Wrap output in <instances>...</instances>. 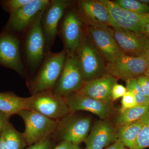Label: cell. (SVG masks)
<instances>
[{
    "label": "cell",
    "mask_w": 149,
    "mask_h": 149,
    "mask_svg": "<svg viewBox=\"0 0 149 149\" xmlns=\"http://www.w3.org/2000/svg\"><path fill=\"white\" fill-rule=\"evenodd\" d=\"M146 123V120L143 118L138 121L118 126L116 131L118 141L128 148L135 149L138 135L144 124Z\"/></svg>",
    "instance_id": "obj_20"
},
{
    "label": "cell",
    "mask_w": 149,
    "mask_h": 149,
    "mask_svg": "<svg viewBox=\"0 0 149 149\" xmlns=\"http://www.w3.org/2000/svg\"><path fill=\"white\" fill-rule=\"evenodd\" d=\"M84 24L77 15L75 2L68 7L58 28V34L61 39L65 50L74 53L80 45L83 35Z\"/></svg>",
    "instance_id": "obj_7"
},
{
    "label": "cell",
    "mask_w": 149,
    "mask_h": 149,
    "mask_svg": "<svg viewBox=\"0 0 149 149\" xmlns=\"http://www.w3.org/2000/svg\"><path fill=\"white\" fill-rule=\"evenodd\" d=\"M145 58H146V60L148 63L149 65V50L148 52V53L146 55L145 57Z\"/></svg>",
    "instance_id": "obj_37"
},
{
    "label": "cell",
    "mask_w": 149,
    "mask_h": 149,
    "mask_svg": "<svg viewBox=\"0 0 149 149\" xmlns=\"http://www.w3.org/2000/svg\"><path fill=\"white\" fill-rule=\"evenodd\" d=\"M51 145V141L48 137L42 141L30 146L27 149H49Z\"/></svg>",
    "instance_id": "obj_31"
},
{
    "label": "cell",
    "mask_w": 149,
    "mask_h": 149,
    "mask_svg": "<svg viewBox=\"0 0 149 149\" xmlns=\"http://www.w3.org/2000/svg\"><path fill=\"white\" fill-rule=\"evenodd\" d=\"M149 147V125L144 124L140 131L137 140L135 149H143Z\"/></svg>",
    "instance_id": "obj_26"
},
{
    "label": "cell",
    "mask_w": 149,
    "mask_h": 149,
    "mask_svg": "<svg viewBox=\"0 0 149 149\" xmlns=\"http://www.w3.org/2000/svg\"><path fill=\"white\" fill-rule=\"evenodd\" d=\"M113 29L116 41L124 54L145 58L149 50V39L146 35L119 28Z\"/></svg>",
    "instance_id": "obj_15"
},
{
    "label": "cell",
    "mask_w": 149,
    "mask_h": 149,
    "mask_svg": "<svg viewBox=\"0 0 149 149\" xmlns=\"http://www.w3.org/2000/svg\"><path fill=\"white\" fill-rule=\"evenodd\" d=\"M44 10L37 15L20 38L22 57L26 75L27 72L33 73L38 71L47 54L45 38L41 26Z\"/></svg>",
    "instance_id": "obj_1"
},
{
    "label": "cell",
    "mask_w": 149,
    "mask_h": 149,
    "mask_svg": "<svg viewBox=\"0 0 149 149\" xmlns=\"http://www.w3.org/2000/svg\"><path fill=\"white\" fill-rule=\"evenodd\" d=\"M10 116L0 111V135L7 123L9 122Z\"/></svg>",
    "instance_id": "obj_33"
},
{
    "label": "cell",
    "mask_w": 149,
    "mask_h": 149,
    "mask_svg": "<svg viewBox=\"0 0 149 149\" xmlns=\"http://www.w3.org/2000/svg\"><path fill=\"white\" fill-rule=\"evenodd\" d=\"M148 123V125H149V121Z\"/></svg>",
    "instance_id": "obj_40"
},
{
    "label": "cell",
    "mask_w": 149,
    "mask_h": 149,
    "mask_svg": "<svg viewBox=\"0 0 149 149\" xmlns=\"http://www.w3.org/2000/svg\"><path fill=\"white\" fill-rule=\"evenodd\" d=\"M54 149H80V148L79 144L63 141Z\"/></svg>",
    "instance_id": "obj_32"
},
{
    "label": "cell",
    "mask_w": 149,
    "mask_h": 149,
    "mask_svg": "<svg viewBox=\"0 0 149 149\" xmlns=\"http://www.w3.org/2000/svg\"><path fill=\"white\" fill-rule=\"evenodd\" d=\"M49 0H32L10 14V17L3 32H9L21 38L40 12L49 3Z\"/></svg>",
    "instance_id": "obj_9"
},
{
    "label": "cell",
    "mask_w": 149,
    "mask_h": 149,
    "mask_svg": "<svg viewBox=\"0 0 149 149\" xmlns=\"http://www.w3.org/2000/svg\"><path fill=\"white\" fill-rule=\"evenodd\" d=\"M61 74L52 92L64 98L78 92L85 83V78L75 53L67 52Z\"/></svg>",
    "instance_id": "obj_5"
},
{
    "label": "cell",
    "mask_w": 149,
    "mask_h": 149,
    "mask_svg": "<svg viewBox=\"0 0 149 149\" xmlns=\"http://www.w3.org/2000/svg\"><path fill=\"white\" fill-rule=\"evenodd\" d=\"M127 92V89L123 85L116 83L113 87L111 91L112 101L123 97Z\"/></svg>",
    "instance_id": "obj_29"
},
{
    "label": "cell",
    "mask_w": 149,
    "mask_h": 149,
    "mask_svg": "<svg viewBox=\"0 0 149 149\" xmlns=\"http://www.w3.org/2000/svg\"><path fill=\"white\" fill-rule=\"evenodd\" d=\"M144 75H146V76H147L149 77V66L148 68V69H147V71H146V73H145V74Z\"/></svg>",
    "instance_id": "obj_39"
},
{
    "label": "cell",
    "mask_w": 149,
    "mask_h": 149,
    "mask_svg": "<svg viewBox=\"0 0 149 149\" xmlns=\"http://www.w3.org/2000/svg\"><path fill=\"white\" fill-rule=\"evenodd\" d=\"M73 1L52 0L43 11L41 26L45 43L46 54L51 52L57 36L60 22L68 7Z\"/></svg>",
    "instance_id": "obj_8"
},
{
    "label": "cell",
    "mask_w": 149,
    "mask_h": 149,
    "mask_svg": "<svg viewBox=\"0 0 149 149\" xmlns=\"http://www.w3.org/2000/svg\"><path fill=\"white\" fill-rule=\"evenodd\" d=\"M127 91L132 93L138 105L149 104V101L144 95L137 79H129L125 81Z\"/></svg>",
    "instance_id": "obj_25"
},
{
    "label": "cell",
    "mask_w": 149,
    "mask_h": 149,
    "mask_svg": "<svg viewBox=\"0 0 149 149\" xmlns=\"http://www.w3.org/2000/svg\"><path fill=\"white\" fill-rule=\"evenodd\" d=\"M24 120L25 130L23 133L26 144L32 146L48 138L57 128L58 123L38 113L28 109L17 113Z\"/></svg>",
    "instance_id": "obj_4"
},
{
    "label": "cell",
    "mask_w": 149,
    "mask_h": 149,
    "mask_svg": "<svg viewBox=\"0 0 149 149\" xmlns=\"http://www.w3.org/2000/svg\"><path fill=\"white\" fill-rule=\"evenodd\" d=\"M106 149H130L124 146L122 144L119 142V141H117L112 144L111 146L109 147Z\"/></svg>",
    "instance_id": "obj_34"
},
{
    "label": "cell",
    "mask_w": 149,
    "mask_h": 149,
    "mask_svg": "<svg viewBox=\"0 0 149 149\" xmlns=\"http://www.w3.org/2000/svg\"><path fill=\"white\" fill-rule=\"evenodd\" d=\"M69 115L62 118L58 124L57 128L60 135L63 141L79 144L85 141L88 137L91 128V118Z\"/></svg>",
    "instance_id": "obj_17"
},
{
    "label": "cell",
    "mask_w": 149,
    "mask_h": 149,
    "mask_svg": "<svg viewBox=\"0 0 149 149\" xmlns=\"http://www.w3.org/2000/svg\"><path fill=\"white\" fill-rule=\"evenodd\" d=\"M64 99L71 111H86L96 115L101 120L107 119L114 111L113 102L97 100L79 92L69 94Z\"/></svg>",
    "instance_id": "obj_16"
},
{
    "label": "cell",
    "mask_w": 149,
    "mask_h": 149,
    "mask_svg": "<svg viewBox=\"0 0 149 149\" xmlns=\"http://www.w3.org/2000/svg\"><path fill=\"white\" fill-rule=\"evenodd\" d=\"M0 149H7L4 142L1 137H0Z\"/></svg>",
    "instance_id": "obj_36"
},
{
    "label": "cell",
    "mask_w": 149,
    "mask_h": 149,
    "mask_svg": "<svg viewBox=\"0 0 149 149\" xmlns=\"http://www.w3.org/2000/svg\"><path fill=\"white\" fill-rule=\"evenodd\" d=\"M27 109L56 120L62 119L71 111L64 98L51 91L36 93L28 97Z\"/></svg>",
    "instance_id": "obj_6"
},
{
    "label": "cell",
    "mask_w": 149,
    "mask_h": 149,
    "mask_svg": "<svg viewBox=\"0 0 149 149\" xmlns=\"http://www.w3.org/2000/svg\"><path fill=\"white\" fill-rule=\"evenodd\" d=\"M149 113V104L138 105L119 113L115 119V123L117 126L141 120Z\"/></svg>",
    "instance_id": "obj_22"
},
{
    "label": "cell",
    "mask_w": 149,
    "mask_h": 149,
    "mask_svg": "<svg viewBox=\"0 0 149 149\" xmlns=\"http://www.w3.org/2000/svg\"><path fill=\"white\" fill-rule=\"evenodd\" d=\"M137 105L134 96L131 92L127 91L122 97L121 107L120 113L123 112L127 109Z\"/></svg>",
    "instance_id": "obj_28"
},
{
    "label": "cell",
    "mask_w": 149,
    "mask_h": 149,
    "mask_svg": "<svg viewBox=\"0 0 149 149\" xmlns=\"http://www.w3.org/2000/svg\"><path fill=\"white\" fill-rule=\"evenodd\" d=\"M28 97H19L13 92L0 93V111L10 116L27 109Z\"/></svg>",
    "instance_id": "obj_21"
},
{
    "label": "cell",
    "mask_w": 149,
    "mask_h": 149,
    "mask_svg": "<svg viewBox=\"0 0 149 149\" xmlns=\"http://www.w3.org/2000/svg\"><path fill=\"white\" fill-rule=\"evenodd\" d=\"M117 82V78L107 73L100 78L85 82L78 92L97 100L113 102L112 89Z\"/></svg>",
    "instance_id": "obj_19"
},
{
    "label": "cell",
    "mask_w": 149,
    "mask_h": 149,
    "mask_svg": "<svg viewBox=\"0 0 149 149\" xmlns=\"http://www.w3.org/2000/svg\"><path fill=\"white\" fill-rule=\"evenodd\" d=\"M137 81L144 95L149 101V77L142 75L137 78Z\"/></svg>",
    "instance_id": "obj_30"
},
{
    "label": "cell",
    "mask_w": 149,
    "mask_h": 149,
    "mask_svg": "<svg viewBox=\"0 0 149 149\" xmlns=\"http://www.w3.org/2000/svg\"><path fill=\"white\" fill-rule=\"evenodd\" d=\"M139 1L141 3H143L149 5V0H139Z\"/></svg>",
    "instance_id": "obj_38"
},
{
    "label": "cell",
    "mask_w": 149,
    "mask_h": 149,
    "mask_svg": "<svg viewBox=\"0 0 149 149\" xmlns=\"http://www.w3.org/2000/svg\"><path fill=\"white\" fill-rule=\"evenodd\" d=\"M105 1L113 28L141 32L149 21V13H136L122 8L114 1Z\"/></svg>",
    "instance_id": "obj_13"
},
{
    "label": "cell",
    "mask_w": 149,
    "mask_h": 149,
    "mask_svg": "<svg viewBox=\"0 0 149 149\" xmlns=\"http://www.w3.org/2000/svg\"><path fill=\"white\" fill-rule=\"evenodd\" d=\"M7 149H22L26 145L23 133L19 132L9 122L0 135Z\"/></svg>",
    "instance_id": "obj_23"
},
{
    "label": "cell",
    "mask_w": 149,
    "mask_h": 149,
    "mask_svg": "<svg viewBox=\"0 0 149 149\" xmlns=\"http://www.w3.org/2000/svg\"><path fill=\"white\" fill-rule=\"evenodd\" d=\"M66 54L64 49L46 54L35 78L27 83L32 95L53 90L63 69Z\"/></svg>",
    "instance_id": "obj_2"
},
{
    "label": "cell",
    "mask_w": 149,
    "mask_h": 149,
    "mask_svg": "<svg viewBox=\"0 0 149 149\" xmlns=\"http://www.w3.org/2000/svg\"><path fill=\"white\" fill-rule=\"evenodd\" d=\"M114 2L127 10L139 14L149 13V5L139 0H116Z\"/></svg>",
    "instance_id": "obj_24"
},
{
    "label": "cell",
    "mask_w": 149,
    "mask_h": 149,
    "mask_svg": "<svg viewBox=\"0 0 149 149\" xmlns=\"http://www.w3.org/2000/svg\"><path fill=\"white\" fill-rule=\"evenodd\" d=\"M32 0H5L1 1L3 9L10 14L28 3Z\"/></svg>",
    "instance_id": "obj_27"
},
{
    "label": "cell",
    "mask_w": 149,
    "mask_h": 149,
    "mask_svg": "<svg viewBox=\"0 0 149 149\" xmlns=\"http://www.w3.org/2000/svg\"><path fill=\"white\" fill-rule=\"evenodd\" d=\"M118 141L116 129L106 119L95 123L85 142L86 149H103Z\"/></svg>",
    "instance_id": "obj_18"
},
{
    "label": "cell",
    "mask_w": 149,
    "mask_h": 149,
    "mask_svg": "<svg viewBox=\"0 0 149 149\" xmlns=\"http://www.w3.org/2000/svg\"><path fill=\"white\" fill-rule=\"evenodd\" d=\"M149 66L145 58L130 56L124 54L113 61L106 63L108 73L125 81L137 79L144 75Z\"/></svg>",
    "instance_id": "obj_12"
},
{
    "label": "cell",
    "mask_w": 149,
    "mask_h": 149,
    "mask_svg": "<svg viewBox=\"0 0 149 149\" xmlns=\"http://www.w3.org/2000/svg\"><path fill=\"white\" fill-rule=\"evenodd\" d=\"M21 38L6 32L0 33V65L17 72L22 77L26 76L22 57Z\"/></svg>",
    "instance_id": "obj_11"
},
{
    "label": "cell",
    "mask_w": 149,
    "mask_h": 149,
    "mask_svg": "<svg viewBox=\"0 0 149 149\" xmlns=\"http://www.w3.org/2000/svg\"><path fill=\"white\" fill-rule=\"evenodd\" d=\"M85 26L87 34L106 63L123 54L115 39L112 27Z\"/></svg>",
    "instance_id": "obj_14"
},
{
    "label": "cell",
    "mask_w": 149,
    "mask_h": 149,
    "mask_svg": "<svg viewBox=\"0 0 149 149\" xmlns=\"http://www.w3.org/2000/svg\"><path fill=\"white\" fill-rule=\"evenodd\" d=\"M141 32L143 33L145 35H146L149 39V21L145 25L143 31Z\"/></svg>",
    "instance_id": "obj_35"
},
{
    "label": "cell",
    "mask_w": 149,
    "mask_h": 149,
    "mask_svg": "<svg viewBox=\"0 0 149 149\" xmlns=\"http://www.w3.org/2000/svg\"><path fill=\"white\" fill-rule=\"evenodd\" d=\"M75 53L85 82L100 78L108 73L106 63L88 36L84 25L81 42Z\"/></svg>",
    "instance_id": "obj_3"
},
{
    "label": "cell",
    "mask_w": 149,
    "mask_h": 149,
    "mask_svg": "<svg viewBox=\"0 0 149 149\" xmlns=\"http://www.w3.org/2000/svg\"><path fill=\"white\" fill-rule=\"evenodd\" d=\"M77 15L88 27H112L105 0H80L75 1Z\"/></svg>",
    "instance_id": "obj_10"
}]
</instances>
